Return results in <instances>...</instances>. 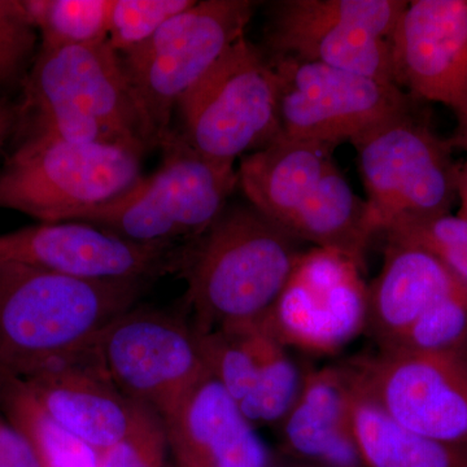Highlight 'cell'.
Segmentation results:
<instances>
[{"instance_id": "cell-34", "label": "cell", "mask_w": 467, "mask_h": 467, "mask_svg": "<svg viewBox=\"0 0 467 467\" xmlns=\"http://www.w3.org/2000/svg\"><path fill=\"white\" fill-rule=\"evenodd\" d=\"M457 119H459V125H457L456 135H454L451 144L462 147L467 150V110L459 113Z\"/></svg>"}, {"instance_id": "cell-31", "label": "cell", "mask_w": 467, "mask_h": 467, "mask_svg": "<svg viewBox=\"0 0 467 467\" xmlns=\"http://www.w3.org/2000/svg\"><path fill=\"white\" fill-rule=\"evenodd\" d=\"M0 467H42L26 436L0 414Z\"/></svg>"}, {"instance_id": "cell-15", "label": "cell", "mask_w": 467, "mask_h": 467, "mask_svg": "<svg viewBox=\"0 0 467 467\" xmlns=\"http://www.w3.org/2000/svg\"><path fill=\"white\" fill-rule=\"evenodd\" d=\"M182 248L128 241L90 223H39L0 234V265L90 281H144L180 272Z\"/></svg>"}, {"instance_id": "cell-32", "label": "cell", "mask_w": 467, "mask_h": 467, "mask_svg": "<svg viewBox=\"0 0 467 467\" xmlns=\"http://www.w3.org/2000/svg\"><path fill=\"white\" fill-rule=\"evenodd\" d=\"M18 104L7 97H0V152L11 134L16 131Z\"/></svg>"}, {"instance_id": "cell-11", "label": "cell", "mask_w": 467, "mask_h": 467, "mask_svg": "<svg viewBox=\"0 0 467 467\" xmlns=\"http://www.w3.org/2000/svg\"><path fill=\"white\" fill-rule=\"evenodd\" d=\"M272 63L279 81L276 138L335 149L411 107L404 90L391 82L301 58Z\"/></svg>"}, {"instance_id": "cell-6", "label": "cell", "mask_w": 467, "mask_h": 467, "mask_svg": "<svg viewBox=\"0 0 467 467\" xmlns=\"http://www.w3.org/2000/svg\"><path fill=\"white\" fill-rule=\"evenodd\" d=\"M352 144L379 233L450 214L459 198L461 168L451 158V143L418 119L413 107Z\"/></svg>"}, {"instance_id": "cell-8", "label": "cell", "mask_w": 467, "mask_h": 467, "mask_svg": "<svg viewBox=\"0 0 467 467\" xmlns=\"http://www.w3.org/2000/svg\"><path fill=\"white\" fill-rule=\"evenodd\" d=\"M256 3L195 2L152 36L121 54L135 95L161 142L171 130L174 109L218 58L244 36Z\"/></svg>"}, {"instance_id": "cell-1", "label": "cell", "mask_w": 467, "mask_h": 467, "mask_svg": "<svg viewBox=\"0 0 467 467\" xmlns=\"http://www.w3.org/2000/svg\"><path fill=\"white\" fill-rule=\"evenodd\" d=\"M142 285L0 265V376L26 379L82 355Z\"/></svg>"}, {"instance_id": "cell-2", "label": "cell", "mask_w": 467, "mask_h": 467, "mask_svg": "<svg viewBox=\"0 0 467 467\" xmlns=\"http://www.w3.org/2000/svg\"><path fill=\"white\" fill-rule=\"evenodd\" d=\"M301 242L250 202L227 204L207 232L182 248L198 334L264 321L301 254Z\"/></svg>"}, {"instance_id": "cell-16", "label": "cell", "mask_w": 467, "mask_h": 467, "mask_svg": "<svg viewBox=\"0 0 467 467\" xmlns=\"http://www.w3.org/2000/svg\"><path fill=\"white\" fill-rule=\"evenodd\" d=\"M389 45L399 88L467 110V0L409 2Z\"/></svg>"}, {"instance_id": "cell-17", "label": "cell", "mask_w": 467, "mask_h": 467, "mask_svg": "<svg viewBox=\"0 0 467 467\" xmlns=\"http://www.w3.org/2000/svg\"><path fill=\"white\" fill-rule=\"evenodd\" d=\"M24 380L45 410L98 454L121 441L153 413L107 379L90 349Z\"/></svg>"}, {"instance_id": "cell-14", "label": "cell", "mask_w": 467, "mask_h": 467, "mask_svg": "<svg viewBox=\"0 0 467 467\" xmlns=\"http://www.w3.org/2000/svg\"><path fill=\"white\" fill-rule=\"evenodd\" d=\"M365 266L331 248L301 252L290 278L265 318L285 347L335 353L367 330Z\"/></svg>"}, {"instance_id": "cell-13", "label": "cell", "mask_w": 467, "mask_h": 467, "mask_svg": "<svg viewBox=\"0 0 467 467\" xmlns=\"http://www.w3.org/2000/svg\"><path fill=\"white\" fill-rule=\"evenodd\" d=\"M347 367L399 425L467 448V353L378 350Z\"/></svg>"}, {"instance_id": "cell-21", "label": "cell", "mask_w": 467, "mask_h": 467, "mask_svg": "<svg viewBox=\"0 0 467 467\" xmlns=\"http://www.w3.org/2000/svg\"><path fill=\"white\" fill-rule=\"evenodd\" d=\"M348 371L353 435L365 467H467V448L435 441L399 425Z\"/></svg>"}, {"instance_id": "cell-30", "label": "cell", "mask_w": 467, "mask_h": 467, "mask_svg": "<svg viewBox=\"0 0 467 467\" xmlns=\"http://www.w3.org/2000/svg\"><path fill=\"white\" fill-rule=\"evenodd\" d=\"M168 448L164 422L152 413L125 439L101 451L98 467H164Z\"/></svg>"}, {"instance_id": "cell-26", "label": "cell", "mask_w": 467, "mask_h": 467, "mask_svg": "<svg viewBox=\"0 0 467 467\" xmlns=\"http://www.w3.org/2000/svg\"><path fill=\"white\" fill-rule=\"evenodd\" d=\"M379 350L467 353V288L436 303L395 343Z\"/></svg>"}, {"instance_id": "cell-24", "label": "cell", "mask_w": 467, "mask_h": 467, "mask_svg": "<svg viewBox=\"0 0 467 467\" xmlns=\"http://www.w3.org/2000/svg\"><path fill=\"white\" fill-rule=\"evenodd\" d=\"M41 50L109 41L112 0H23Z\"/></svg>"}, {"instance_id": "cell-7", "label": "cell", "mask_w": 467, "mask_h": 467, "mask_svg": "<svg viewBox=\"0 0 467 467\" xmlns=\"http://www.w3.org/2000/svg\"><path fill=\"white\" fill-rule=\"evenodd\" d=\"M278 94L272 60L243 36L183 95L178 133L202 155L234 165L278 137Z\"/></svg>"}, {"instance_id": "cell-19", "label": "cell", "mask_w": 467, "mask_h": 467, "mask_svg": "<svg viewBox=\"0 0 467 467\" xmlns=\"http://www.w3.org/2000/svg\"><path fill=\"white\" fill-rule=\"evenodd\" d=\"M386 239L382 269L368 285L367 330L379 349L395 343L436 303L465 287L431 252L395 236Z\"/></svg>"}, {"instance_id": "cell-35", "label": "cell", "mask_w": 467, "mask_h": 467, "mask_svg": "<svg viewBox=\"0 0 467 467\" xmlns=\"http://www.w3.org/2000/svg\"><path fill=\"white\" fill-rule=\"evenodd\" d=\"M269 467H322V466L312 465V463L301 462V461H299V462L290 463V465H285V466L270 465Z\"/></svg>"}, {"instance_id": "cell-18", "label": "cell", "mask_w": 467, "mask_h": 467, "mask_svg": "<svg viewBox=\"0 0 467 467\" xmlns=\"http://www.w3.org/2000/svg\"><path fill=\"white\" fill-rule=\"evenodd\" d=\"M180 467H269L272 456L226 389L207 374L165 420Z\"/></svg>"}, {"instance_id": "cell-4", "label": "cell", "mask_w": 467, "mask_h": 467, "mask_svg": "<svg viewBox=\"0 0 467 467\" xmlns=\"http://www.w3.org/2000/svg\"><path fill=\"white\" fill-rule=\"evenodd\" d=\"M0 168V208L41 223L81 221L142 180L143 150L124 144L75 143L20 135Z\"/></svg>"}, {"instance_id": "cell-29", "label": "cell", "mask_w": 467, "mask_h": 467, "mask_svg": "<svg viewBox=\"0 0 467 467\" xmlns=\"http://www.w3.org/2000/svg\"><path fill=\"white\" fill-rule=\"evenodd\" d=\"M431 252L467 288V220L459 216L413 221L384 233Z\"/></svg>"}, {"instance_id": "cell-10", "label": "cell", "mask_w": 467, "mask_h": 467, "mask_svg": "<svg viewBox=\"0 0 467 467\" xmlns=\"http://www.w3.org/2000/svg\"><path fill=\"white\" fill-rule=\"evenodd\" d=\"M90 353L119 392L162 422L209 373L193 327L156 310H129L100 334Z\"/></svg>"}, {"instance_id": "cell-28", "label": "cell", "mask_w": 467, "mask_h": 467, "mask_svg": "<svg viewBox=\"0 0 467 467\" xmlns=\"http://www.w3.org/2000/svg\"><path fill=\"white\" fill-rule=\"evenodd\" d=\"M38 41L23 0H0V90L23 86L38 54Z\"/></svg>"}, {"instance_id": "cell-3", "label": "cell", "mask_w": 467, "mask_h": 467, "mask_svg": "<svg viewBox=\"0 0 467 467\" xmlns=\"http://www.w3.org/2000/svg\"><path fill=\"white\" fill-rule=\"evenodd\" d=\"M327 144L276 138L244 156L238 182L248 202L299 242L348 254L365 266L378 234L373 212L350 189Z\"/></svg>"}, {"instance_id": "cell-5", "label": "cell", "mask_w": 467, "mask_h": 467, "mask_svg": "<svg viewBox=\"0 0 467 467\" xmlns=\"http://www.w3.org/2000/svg\"><path fill=\"white\" fill-rule=\"evenodd\" d=\"M159 146L164 155L155 173L78 223L143 244H175L207 232L229 204L238 171L202 155L178 131H169Z\"/></svg>"}, {"instance_id": "cell-23", "label": "cell", "mask_w": 467, "mask_h": 467, "mask_svg": "<svg viewBox=\"0 0 467 467\" xmlns=\"http://www.w3.org/2000/svg\"><path fill=\"white\" fill-rule=\"evenodd\" d=\"M196 335L209 374L236 404H241L259 379L270 337L265 319L256 324L227 326Z\"/></svg>"}, {"instance_id": "cell-20", "label": "cell", "mask_w": 467, "mask_h": 467, "mask_svg": "<svg viewBox=\"0 0 467 467\" xmlns=\"http://www.w3.org/2000/svg\"><path fill=\"white\" fill-rule=\"evenodd\" d=\"M279 425L285 450L301 462L365 467L353 435L346 365L304 373L299 395Z\"/></svg>"}, {"instance_id": "cell-27", "label": "cell", "mask_w": 467, "mask_h": 467, "mask_svg": "<svg viewBox=\"0 0 467 467\" xmlns=\"http://www.w3.org/2000/svg\"><path fill=\"white\" fill-rule=\"evenodd\" d=\"M195 5V0H112L109 43L119 55L149 41L171 18Z\"/></svg>"}, {"instance_id": "cell-25", "label": "cell", "mask_w": 467, "mask_h": 467, "mask_svg": "<svg viewBox=\"0 0 467 467\" xmlns=\"http://www.w3.org/2000/svg\"><path fill=\"white\" fill-rule=\"evenodd\" d=\"M303 377L287 347L270 331L259 379L239 404L242 413L254 426L281 423L299 395Z\"/></svg>"}, {"instance_id": "cell-33", "label": "cell", "mask_w": 467, "mask_h": 467, "mask_svg": "<svg viewBox=\"0 0 467 467\" xmlns=\"http://www.w3.org/2000/svg\"><path fill=\"white\" fill-rule=\"evenodd\" d=\"M459 198L461 202L459 217L467 220V161L460 171Z\"/></svg>"}, {"instance_id": "cell-22", "label": "cell", "mask_w": 467, "mask_h": 467, "mask_svg": "<svg viewBox=\"0 0 467 467\" xmlns=\"http://www.w3.org/2000/svg\"><path fill=\"white\" fill-rule=\"evenodd\" d=\"M0 414L26 436L42 467H98L99 454L57 423L26 380L0 376Z\"/></svg>"}, {"instance_id": "cell-9", "label": "cell", "mask_w": 467, "mask_h": 467, "mask_svg": "<svg viewBox=\"0 0 467 467\" xmlns=\"http://www.w3.org/2000/svg\"><path fill=\"white\" fill-rule=\"evenodd\" d=\"M408 3L404 0L275 3L266 34L272 60L301 58L395 84L389 39Z\"/></svg>"}, {"instance_id": "cell-12", "label": "cell", "mask_w": 467, "mask_h": 467, "mask_svg": "<svg viewBox=\"0 0 467 467\" xmlns=\"http://www.w3.org/2000/svg\"><path fill=\"white\" fill-rule=\"evenodd\" d=\"M21 88L18 113H78L107 126L144 152L159 146L121 55L109 41L55 50L39 48Z\"/></svg>"}]
</instances>
